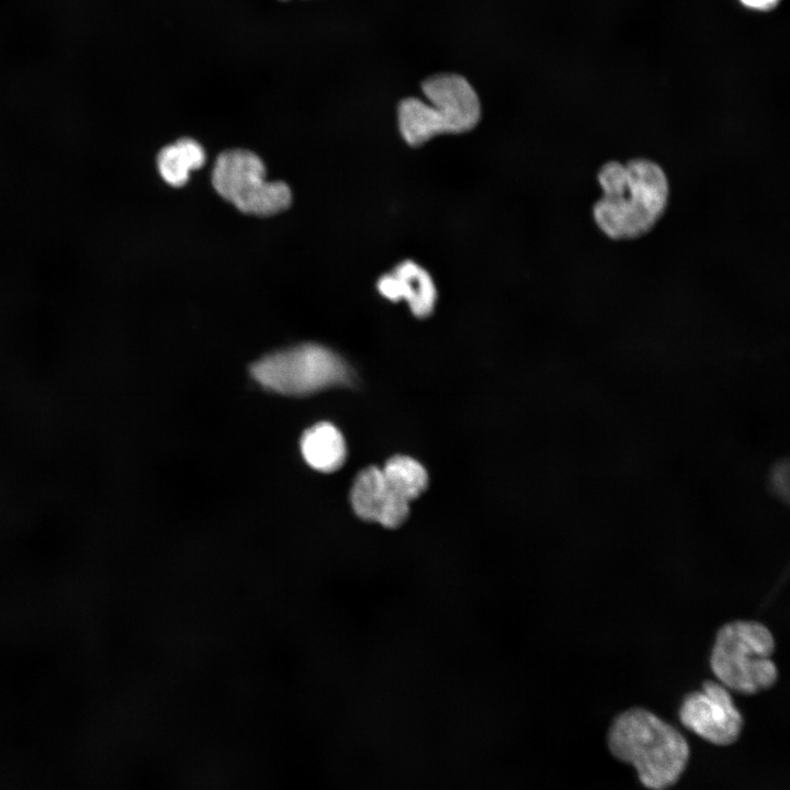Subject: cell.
Returning <instances> with one entry per match:
<instances>
[{
  "instance_id": "6da1fadb",
  "label": "cell",
  "mask_w": 790,
  "mask_h": 790,
  "mask_svg": "<svg viewBox=\"0 0 790 790\" xmlns=\"http://www.w3.org/2000/svg\"><path fill=\"white\" fill-rule=\"evenodd\" d=\"M597 180L602 195L592 206V218L612 240H632L648 234L667 208L668 179L651 159L608 161L598 170Z\"/></svg>"
},
{
  "instance_id": "7a4b0ae2",
  "label": "cell",
  "mask_w": 790,
  "mask_h": 790,
  "mask_svg": "<svg viewBox=\"0 0 790 790\" xmlns=\"http://www.w3.org/2000/svg\"><path fill=\"white\" fill-rule=\"evenodd\" d=\"M608 746L617 759L634 767L640 782L650 790L674 786L690 756L682 734L643 708L628 709L614 718Z\"/></svg>"
},
{
  "instance_id": "3957f363",
  "label": "cell",
  "mask_w": 790,
  "mask_h": 790,
  "mask_svg": "<svg viewBox=\"0 0 790 790\" xmlns=\"http://www.w3.org/2000/svg\"><path fill=\"white\" fill-rule=\"evenodd\" d=\"M421 89L429 103L406 98L397 108L399 132L408 145L420 146L439 134L464 133L478 123L481 103L464 77L438 74L426 79Z\"/></svg>"
},
{
  "instance_id": "277c9868",
  "label": "cell",
  "mask_w": 790,
  "mask_h": 790,
  "mask_svg": "<svg viewBox=\"0 0 790 790\" xmlns=\"http://www.w3.org/2000/svg\"><path fill=\"white\" fill-rule=\"evenodd\" d=\"M776 641L771 631L753 620L724 623L716 632L710 667L720 684L741 695L772 688L779 677L771 659Z\"/></svg>"
},
{
  "instance_id": "5b68a950",
  "label": "cell",
  "mask_w": 790,
  "mask_h": 790,
  "mask_svg": "<svg viewBox=\"0 0 790 790\" xmlns=\"http://www.w3.org/2000/svg\"><path fill=\"white\" fill-rule=\"evenodd\" d=\"M250 372L263 387L290 396L313 394L350 379L341 358L316 343L270 353L255 362Z\"/></svg>"
},
{
  "instance_id": "8992f818",
  "label": "cell",
  "mask_w": 790,
  "mask_h": 790,
  "mask_svg": "<svg viewBox=\"0 0 790 790\" xmlns=\"http://www.w3.org/2000/svg\"><path fill=\"white\" fill-rule=\"evenodd\" d=\"M215 191L246 214L268 216L286 210L291 190L281 181L266 180V167L255 153L230 149L221 153L212 170Z\"/></svg>"
},
{
  "instance_id": "52a82bcc",
  "label": "cell",
  "mask_w": 790,
  "mask_h": 790,
  "mask_svg": "<svg viewBox=\"0 0 790 790\" xmlns=\"http://www.w3.org/2000/svg\"><path fill=\"white\" fill-rule=\"evenodd\" d=\"M678 716L687 730L716 746L736 742L744 725L729 689L710 679L684 697Z\"/></svg>"
},
{
  "instance_id": "ba28073f",
  "label": "cell",
  "mask_w": 790,
  "mask_h": 790,
  "mask_svg": "<svg viewBox=\"0 0 790 790\" xmlns=\"http://www.w3.org/2000/svg\"><path fill=\"white\" fill-rule=\"evenodd\" d=\"M381 295L390 301L406 300L411 313L426 317L433 311L437 290L429 273L411 260L398 263L377 281Z\"/></svg>"
},
{
  "instance_id": "9c48e42d",
  "label": "cell",
  "mask_w": 790,
  "mask_h": 790,
  "mask_svg": "<svg viewBox=\"0 0 790 790\" xmlns=\"http://www.w3.org/2000/svg\"><path fill=\"white\" fill-rule=\"evenodd\" d=\"M301 452L306 463L321 473H331L342 466L347 449L341 432L330 422L308 428L301 438Z\"/></svg>"
},
{
  "instance_id": "30bf717a",
  "label": "cell",
  "mask_w": 790,
  "mask_h": 790,
  "mask_svg": "<svg viewBox=\"0 0 790 790\" xmlns=\"http://www.w3.org/2000/svg\"><path fill=\"white\" fill-rule=\"evenodd\" d=\"M391 494L382 470L370 466L354 478L350 489V505L358 518L377 523Z\"/></svg>"
},
{
  "instance_id": "8fae6325",
  "label": "cell",
  "mask_w": 790,
  "mask_h": 790,
  "mask_svg": "<svg viewBox=\"0 0 790 790\" xmlns=\"http://www.w3.org/2000/svg\"><path fill=\"white\" fill-rule=\"evenodd\" d=\"M206 160L203 147L194 139L183 137L163 147L157 157L161 178L172 187L184 185L192 170L201 168Z\"/></svg>"
},
{
  "instance_id": "7c38bea8",
  "label": "cell",
  "mask_w": 790,
  "mask_h": 790,
  "mask_svg": "<svg viewBox=\"0 0 790 790\" xmlns=\"http://www.w3.org/2000/svg\"><path fill=\"white\" fill-rule=\"evenodd\" d=\"M381 470L388 488L409 503L419 497L428 486L426 469L410 456L395 455Z\"/></svg>"
},
{
  "instance_id": "4fadbf2b",
  "label": "cell",
  "mask_w": 790,
  "mask_h": 790,
  "mask_svg": "<svg viewBox=\"0 0 790 790\" xmlns=\"http://www.w3.org/2000/svg\"><path fill=\"white\" fill-rule=\"evenodd\" d=\"M745 5L757 10L772 9L779 0H741Z\"/></svg>"
}]
</instances>
